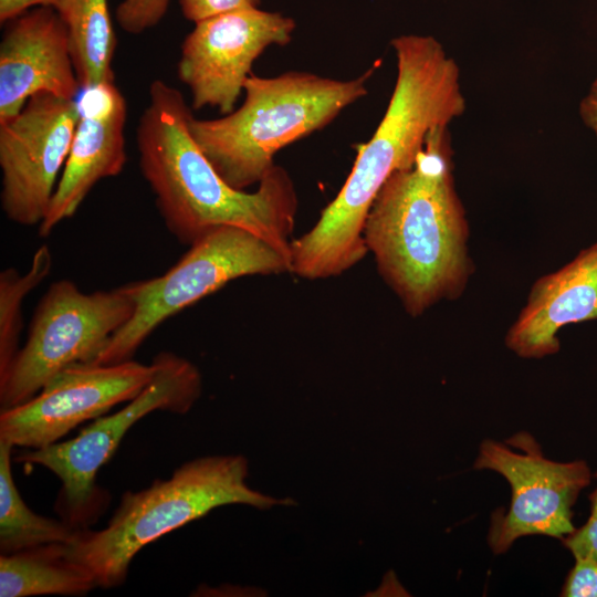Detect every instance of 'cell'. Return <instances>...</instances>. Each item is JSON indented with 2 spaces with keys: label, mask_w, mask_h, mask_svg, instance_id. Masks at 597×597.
Here are the masks:
<instances>
[{
  "label": "cell",
  "mask_w": 597,
  "mask_h": 597,
  "mask_svg": "<svg viewBox=\"0 0 597 597\" xmlns=\"http://www.w3.org/2000/svg\"><path fill=\"white\" fill-rule=\"evenodd\" d=\"M51 268L50 248L42 245L35 251L25 273L20 274L14 268L0 273V374L6 371L20 349L23 301L50 274Z\"/></svg>",
  "instance_id": "obj_19"
},
{
  "label": "cell",
  "mask_w": 597,
  "mask_h": 597,
  "mask_svg": "<svg viewBox=\"0 0 597 597\" xmlns=\"http://www.w3.org/2000/svg\"><path fill=\"white\" fill-rule=\"evenodd\" d=\"M54 9L67 29L82 90L114 82L116 36L107 0H59Z\"/></svg>",
  "instance_id": "obj_17"
},
{
  "label": "cell",
  "mask_w": 597,
  "mask_h": 597,
  "mask_svg": "<svg viewBox=\"0 0 597 597\" xmlns=\"http://www.w3.org/2000/svg\"><path fill=\"white\" fill-rule=\"evenodd\" d=\"M395 86L375 133L357 146L352 170L317 222L291 243V272L307 280L337 276L368 253L364 226L380 188L413 166L428 135L449 126L467 108L460 67L431 35L391 40Z\"/></svg>",
  "instance_id": "obj_1"
},
{
  "label": "cell",
  "mask_w": 597,
  "mask_h": 597,
  "mask_svg": "<svg viewBox=\"0 0 597 597\" xmlns=\"http://www.w3.org/2000/svg\"><path fill=\"white\" fill-rule=\"evenodd\" d=\"M189 245L164 274L126 284L135 303L134 313L91 364L132 359L163 322L235 279L291 273L286 255L238 227L212 228Z\"/></svg>",
  "instance_id": "obj_7"
},
{
  "label": "cell",
  "mask_w": 597,
  "mask_h": 597,
  "mask_svg": "<svg viewBox=\"0 0 597 597\" xmlns=\"http://www.w3.org/2000/svg\"><path fill=\"white\" fill-rule=\"evenodd\" d=\"M59 0H0V21L6 23L22 12L39 6L54 7Z\"/></svg>",
  "instance_id": "obj_24"
},
{
  "label": "cell",
  "mask_w": 597,
  "mask_h": 597,
  "mask_svg": "<svg viewBox=\"0 0 597 597\" xmlns=\"http://www.w3.org/2000/svg\"><path fill=\"white\" fill-rule=\"evenodd\" d=\"M78 82L67 29L54 7L39 6L6 22L0 43V122L40 93L76 100Z\"/></svg>",
  "instance_id": "obj_13"
},
{
  "label": "cell",
  "mask_w": 597,
  "mask_h": 597,
  "mask_svg": "<svg viewBox=\"0 0 597 597\" xmlns=\"http://www.w3.org/2000/svg\"><path fill=\"white\" fill-rule=\"evenodd\" d=\"M78 122L61 177L39 234L49 235L71 218L97 181L119 175L126 163L127 103L114 82L84 88Z\"/></svg>",
  "instance_id": "obj_14"
},
{
  "label": "cell",
  "mask_w": 597,
  "mask_h": 597,
  "mask_svg": "<svg viewBox=\"0 0 597 597\" xmlns=\"http://www.w3.org/2000/svg\"><path fill=\"white\" fill-rule=\"evenodd\" d=\"M593 320H597V242L533 284L505 344L520 357L542 358L559 350L562 327Z\"/></svg>",
  "instance_id": "obj_15"
},
{
  "label": "cell",
  "mask_w": 597,
  "mask_h": 597,
  "mask_svg": "<svg viewBox=\"0 0 597 597\" xmlns=\"http://www.w3.org/2000/svg\"><path fill=\"white\" fill-rule=\"evenodd\" d=\"M261 0H179L184 17L197 23L224 12L258 7Z\"/></svg>",
  "instance_id": "obj_23"
},
{
  "label": "cell",
  "mask_w": 597,
  "mask_h": 597,
  "mask_svg": "<svg viewBox=\"0 0 597 597\" xmlns=\"http://www.w3.org/2000/svg\"><path fill=\"white\" fill-rule=\"evenodd\" d=\"M559 596L597 597V561L587 556L574 557Z\"/></svg>",
  "instance_id": "obj_21"
},
{
  "label": "cell",
  "mask_w": 597,
  "mask_h": 597,
  "mask_svg": "<svg viewBox=\"0 0 597 597\" xmlns=\"http://www.w3.org/2000/svg\"><path fill=\"white\" fill-rule=\"evenodd\" d=\"M589 502L590 512L586 523L565 536L562 543L574 557L587 556L597 561V486L589 494Z\"/></svg>",
  "instance_id": "obj_22"
},
{
  "label": "cell",
  "mask_w": 597,
  "mask_h": 597,
  "mask_svg": "<svg viewBox=\"0 0 597 597\" xmlns=\"http://www.w3.org/2000/svg\"><path fill=\"white\" fill-rule=\"evenodd\" d=\"M192 108L163 80L149 86V102L136 126L139 168L168 231L191 244L208 230H248L291 261L298 199L289 172L274 166L253 192L231 187L189 130Z\"/></svg>",
  "instance_id": "obj_2"
},
{
  "label": "cell",
  "mask_w": 597,
  "mask_h": 597,
  "mask_svg": "<svg viewBox=\"0 0 597 597\" xmlns=\"http://www.w3.org/2000/svg\"><path fill=\"white\" fill-rule=\"evenodd\" d=\"M80 108L77 100L40 93L0 122L1 208L9 220L40 224L67 159Z\"/></svg>",
  "instance_id": "obj_10"
},
{
  "label": "cell",
  "mask_w": 597,
  "mask_h": 597,
  "mask_svg": "<svg viewBox=\"0 0 597 597\" xmlns=\"http://www.w3.org/2000/svg\"><path fill=\"white\" fill-rule=\"evenodd\" d=\"M134 307L126 284L84 293L70 280L53 282L36 305L23 347L0 374V409L28 401L61 370L92 363Z\"/></svg>",
  "instance_id": "obj_8"
},
{
  "label": "cell",
  "mask_w": 597,
  "mask_h": 597,
  "mask_svg": "<svg viewBox=\"0 0 597 597\" xmlns=\"http://www.w3.org/2000/svg\"><path fill=\"white\" fill-rule=\"evenodd\" d=\"M97 587L93 573L72 561L66 543L0 555V596H83Z\"/></svg>",
  "instance_id": "obj_16"
},
{
  "label": "cell",
  "mask_w": 597,
  "mask_h": 597,
  "mask_svg": "<svg viewBox=\"0 0 597 597\" xmlns=\"http://www.w3.org/2000/svg\"><path fill=\"white\" fill-rule=\"evenodd\" d=\"M375 67L350 80L290 71L272 77L251 73L243 103L223 117H189V130L218 174L233 188L259 185L290 144L331 124L363 98Z\"/></svg>",
  "instance_id": "obj_4"
},
{
  "label": "cell",
  "mask_w": 597,
  "mask_h": 597,
  "mask_svg": "<svg viewBox=\"0 0 597 597\" xmlns=\"http://www.w3.org/2000/svg\"><path fill=\"white\" fill-rule=\"evenodd\" d=\"M248 460L242 455H210L187 461L168 479L125 492L113 516L98 531H76L66 544L67 556L87 567L97 587L114 588L127 578L132 561L151 542L210 511L231 504L260 510L290 505L251 489Z\"/></svg>",
  "instance_id": "obj_5"
},
{
  "label": "cell",
  "mask_w": 597,
  "mask_h": 597,
  "mask_svg": "<svg viewBox=\"0 0 597 597\" xmlns=\"http://www.w3.org/2000/svg\"><path fill=\"white\" fill-rule=\"evenodd\" d=\"M295 21L280 12L243 8L195 23L185 38L177 73L191 93V108L231 113L255 60L293 38Z\"/></svg>",
  "instance_id": "obj_11"
},
{
  "label": "cell",
  "mask_w": 597,
  "mask_h": 597,
  "mask_svg": "<svg viewBox=\"0 0 597 597\" xmlns=\"http://www.w3.org/2000/svg\"><path fill=\"white\" fill-rule=\"evenodd\" d=\"M151 363L153 379L125 407L94 419L73 439L29 449L14 458L44 467L60 479L55 510L75 531L88 528L106 509L109 496L96 485V474L134 423L156 410L184 415L201 395V375L191 362L160 352Z\"/></svg>",
  "instance_id": "obj_6"
},
{
  "label": "cell",
  "mask_w": 597,
  "mask_h": 597,
  "mask_svg": "<svg viewBox=\"0 0 597 597\" xmlns=\"http://www.w3.org/2000/svg\"><path fill=\"white\" fill-rule=\"evenodd\" d=\"M154 374L153 363L133 359L72 365L28 401L0 411V440L27 449L55 443L78 425L135 398Z\"/></svg>",
  "instance_id": "obj_12"
},
{
  "label": "cell",
  "mask_w": 597,
  "mask_h": 597,
  "mask_svg": "<svg viewBox=\"0 0 597 597\" xmlns=\"http://www.w3.org/2000/svg\"><path fill=\"white\" fill-rule=\"evenodd\" d=\"M452 166L449 126L437 127L413 166L387 179L365 221L367 250L411 316L459 297L472 272Z\"/></svg>",
  "instance_id": "obj_3"
},
{
  "label": "cell",
  "mask_w": 597,
  "mask_h": 597,
  "mask_svg": "<svg viewBox=\"0 0 597 597\" xmlns=\"http://www.w3.org/2000/svg\"><path fill=\"white\" fill-rule=\"evenodd\" d=\"M579 115L583 123L597 138V75L590 84L589 91L580 101Z\"/></svg>",
  "instance_id": "obj_25"
},
{
  "label": "cell",
  "mask_w": 597,
  "mask_h": 597,
  "mask_svg": "<svg viewBox=\"0 0 597 597\" xmlns=\"http://www.w3.org/2000/svg\"><path fill=\"white\" fill-rule=\"evenodd\" d=\"M473 469L495 471L511 488L509 509L491 515L486 540L493 554H504L520 537L562 541L576 528L573 506L591 479L585 460H551L530 432L520 431L504 442L482 441Z\"/></svg>",
  "instance_id": "obj_9"
},
{
  "label": "cell",
  "mask_w": 597,
  "mask_h": 597,
  "mask_svg": "<svg viewBox=\"0 0 597 597\" xmlns=\"http://www.w3.org/2000/svg\"><path fill=\"white\" fill-rule=\"evenodd\" d=\"M169 0H123L116 20L129 34H140L155 27L166 14Z\"/></svg>",
  "instance_id": "obj_20"
},
{
  "label": "cell",
  "mask_w": 597,
  "mask_h": 597,
  "mask_svg": "<svg viewBox=\"0 0 597 597\" xmlns=\"http://www.w3.org/2000/svg\"><path fill=\"white\" fill-rule=\"evenodd\" d=\"M13 446L0 440V552L11 554L50 544L70 543L76 531L62 519L39 515L28 507L15 485Z\"/></svg>",
  "instance_id": "obj_18"
}]
</instances>
